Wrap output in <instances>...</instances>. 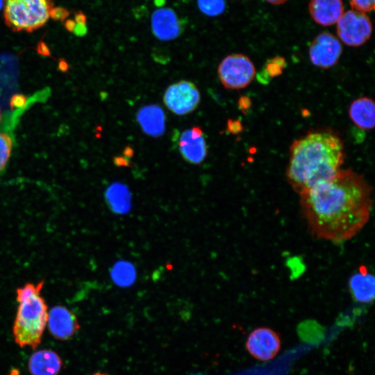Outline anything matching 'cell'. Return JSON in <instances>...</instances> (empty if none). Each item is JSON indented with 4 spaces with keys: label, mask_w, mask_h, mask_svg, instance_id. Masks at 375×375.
Returning a JSON list of instances; mask_svg holds the SVG:
<instances>
[{
    "label": "cell",
    "mask_w": 375,
    "mask_h": 375,
    "mask_svg": "<svg viewBox=\"0 0 375 375\" xmlns=\"http://www.w3.org/2000/svg\"><path fill=\"white\" fill-rule=\"evenodd\" d=\"M372 194L362 175L340 169L331 179L300 193V206L314 236L341 242L356 236L368 222Z\"/></svg>",
    "instance_id": "cell-1"
},
{
    "label": "cell",
    "mask_w": 375,
    "mask_h": 375,
    "mask_svg": "<svg viewBox=\"0 0 375 375\" xmlns=\"http://www.w3.org/2000/svg\"><path fill=\"white\" fill-rule=\"evenodd\" d=\"M345 158L343 142L331 131L310 132L293 142L286 169L288 182L299 194L333 178Z\"/></svg>",
    "instance_id": "cell-2"
},
{
    "label": "cell",
    "mask_w": 375,
    "mask_h": 375,
    "mask_svg": "<svg viewBox=\"0 0 375 375\" xmlns=\"http://www.w3.org/2000/svg\"><path fill=\"white\" fill-rule=\"evenodd\" d=\"M43 283H27L17 289L19 306L12 332L15 342L21 347L35 349L41 342L48 320V308L40 296Z\"/></svg>",
    "instance_id": "cell-3"
},
{
    "label": "cell",
    "mask_w": 375,
    "mask_h": 375,
    "mask_svg": "<svg viewBox=\"0 0 375 375\" xmlns=\"http://www.w3.org/2000/svg\"><path fill=\"white\" fill-rule=\"evenodd\" d=\"M6 24L14 31L33 32L50 18L52 0H3Z\"/></svg>",
    "instance_id": "cell-4"
},
{
    "label": "cell",
    "mask_w": 375,
    "mask_h": 375,
    "mask_svg": "<svg viewBox=\"0 0 375 375\" xmlns=\"http://www.w3.org/2000/svg\"><path fill=\"white\" fill-rule=\"evenodd\" d=\"M217 74L226 88L238 90L247 87L252 82L256 69L249 57L234 53L226 56L221 61Z\"/></svg>",
    "instance_id": "cell-5"
},
{
    "label": "cell",
    "mask_w": 375,
    "mask_h": 375,
    "mask_svg": "<svg viewBox=\"0 0 375 375\" xmlns=\"http://www.w3.org/2000/svg\"><path fill=\"white\" fill-rule=\"evenodd\" d=\"M337 34L349 47H359L371 37L372 24L369 17L353 10L343 13L337 22Z\"/></svg>",
    "instance_id": "cell-6"
},
{
    "label": "cell",
    "mask_w": 375,
    "mask_h": 375,
    "mask_svg": "<svg viewBox=\"0 0 375 375\" xmlns=\"http://www.w3.org/2000/svg\"><path fill=\"white\" fill-rule=\"evenodd\" d=\"M200 99V93L195 84L184 80L170 85L163 96L166 107L178 115L193 112L199 106Z\"/></svg>",
    "instance_id": "cell-7"
},
{
    "label": "cell",
    "mask_w": 375,
    "mask_h": 375,
    "mask_svg": "<svg viewBox=\"0 0 375 375\" xmlns=\"http://www.w3.org/2000/svg\"><path fill=\"white\" fill-rule=\"evenodd\" d=\"M342 53V46L339 40L327 32L317 35L309 47L311 62L321 69H328L336 65Z\"/></svg>",
    "instance_id": "cell-8"
},
{
    "label": "cell",
    "mask_w": 375,
    "mask_h": 375,
    "mask_svg": "<svg viewBox=\"0 0 375 375\" xmlns=\"http://www.w3.org/2000/svg\"><path fill=\"white\" fill-rule=\"evenodd\" d=\"M246 347L253 358L266 361L278 353L281 340L278 335L272 329L261 327L256 328L249 335Z\"/></svg>",
    "instance_id": "cell-9"
},
{
    "label": "cell",
    "mask_w": 375,
    "mask_h": 375,
    "mask_svg": "<svg viewBox=\"0 0 375 375\" xmlns=\"http://www.w3.org/2000/svg\"><path fill=\"white\" fill-rule=\"evenodd\" d=\"M151 26L154 36L162 41L176 39L184 29L181 20L169 8L156 9L151 15Z\"/></svg>",
    "instance_id": "cell-10"
},
{
    "label": "cell",
    "mask_w": 375,
    "mask_h": 375,
    "mask_svg": "<svg viewBox=\"0 0 375 375\" xmlns=\"http://www.w3.org/2000/svg\"><path fill=\"white\" fill-rule=\"evenodd\" d=\"M47 325L51 335L60 340L70 339L80 328L76 315L62 306H55L49 310Z\"/></svg>",
    "instance_id": "cell-11"
},
{
    "label": "cell",
    "mask_w": 375,
    "mask_h": 375,
    "mask_svg": "<svg viewBox=\"0 0 375 375\" xmlns=\"http://www.w3.org/2000/svg\"><path fill=\"white\" fill-rule=\"evenodd\" d=\"M178 148L182 157L188 162L201 164L208 153L202 129L199 126H194L183 131L179 138Z\"/></svg>",
    "instance_id": "cell-12"
},
{
    "label": "cell",
    "mask_w": 375,
    "mask_h": 375,
    "mask_svg": "<svg viewBox=\"0 0 375 375\" xmlns=\"http://www.w3.org/2000/svg\"><path fill=\"white\" fill-rule=\"evenodd\" d=\"M136 119L142 131L149 136L160 137L165 131V115L158 105L141 107L137 111Z\"/></svg>",
    "instance_id": "cell-13"
},
{
    "label": "cell",
    "mask_w": 375,
    "mask_h": 375,
    "mask_svg": "<svg viewBox=\"0 0 375 375\" xmlns=\"http://www.w3.org/2000/svg\"><path fill=\"white\" fill-rule=\"evenodd\" d=\"M310 15L318 24L328 26L336 24L344 13L342 0H310Z\"/></svg>",
    "instance_id": "cell-14"
},
{
    "label": "cell",
    "mask_w": 375,
    "mask_h": 375,
    "mask_svg": "<svg viewBox=\"0 0 375 375\" xmlns=\"http://www.w3.org/2000/svg\"><path fill=\"white\" fill-rule=\"evenodd\" d=\"M349 289L353 299L359 303H371L375 295V279L365 266L349 280Z\"/></svg>",
    "instance_id": "cell-15"
},
{
    "label": "cell",
    "mask_w": 375,
    "mask_h": 375,
    "mask_svg": "<svg viewBox=\"0 0 375 375\" xmlns=\"http://www.w3.org/2000/svg\"><path fill=\"white\" fill-rule=\"evenodd\" d=\"M62 366L59 355L49 349L34 352L28 360V370L31 375H58Z\"/></svg>",
    "instance_id": "cell-16"
},
{
    "label": "cell",
    "mask_w": 375,
    "mask_h": 375,
    "mask_svg": "<svg viewBox=\"0 0 375 375\" xmlns=\"http://www.w3.org/2000/svg\"><path fill=\"white\" fill-rule=\"evenodd\" d=\"M349 115L358 128L365 131L372 129L375 124L374 101L366 97L354 100L350 105Z\"/></svg>",
    "instance_id": "cell-17"
},
{
    "label": "cell",
    "mask_w": 375,
    "mask_h": 375,
    "mask_svg": "<svg viewBox=\"0 0 375 375\" xmlns=\"http://www.w3.org/2000/svg\"><path fill=\"white\" fill-rule=\"evenodd\" d=\"M105 198L110 209L117 214L129 211L131 195L126 185L122 183H113L106 190Z\"/></svg>",
    "instance_id": "cell-18"
},
{
    "label": "cell",
    "mask_w": 375,
    "mask_h": 375,
    "mask_svg": "<svg viewBox=\"0 0 375 375\" xmlns=\"http://www.w3.org/2000/svg\"><path fill=\"white\" fill-rule=\"evenodd\" d=\"M113 281L119 286H128L133 283L136 277L133 265L126 261H119L110 270Z\"/></svg>",
    "instance_id": "cell-19"
},
{
    "label": "cell",
    "mask_w": 375,
    "mask_h": 375,
    "mask_svg": "<svg viewBox=\"0 0 375 375\" xmlns=\"http://www.w3.org/2000/svg\"><path fill=\"white\" fill-rule=\"evenodd\" d=\"M199 10L210 17L222 14L226 8L225 0H197Z\"/></svg>",
    "instance_id": "cell-20"
},
{
    "label": "cell",
    "mask_w": 375,
    "mask_h": 375,
    "mask_svg": "<svg viewBox=\"0 0 375 375\" xmlns=\"http://www.w3.org/2000/svg\"><path fill=\"white\" fill-rule=\"evenodd\" d=\"M12 140L10 135L0 133V172L3 170L10 156Z\"/></svg>",
    "instance_id": "cell-21"
},
{
    "label": "cell",
    "mask_w": 375,
    "mask_h": 375,
    "mask_svg": "<svg viewBox=\"0 0 375 375\" xmlns=\"http://www.w3.org/2000/svg\"><path fill=\"white\" fill-rule=\"evenodd\" d=\"M350 4L353 10L363 13L374 8V0H350Z\"/></svg>",
    "instance_id": "cell-22"
},
{
    "label": "cell",
    "mask_w": 375,
    "mask_h": 375,
    "mask_svg": "<svg viewBox=\"0 0 375 375\" xmlns=\"http://www.w3.org/2000/svg\"><path fill=\"white\" fill-rule=\"evenodd\" d=\"M285 64V60L283 58H275L270 60L267 65V72L270 76L276 75L277 73H281V66Z\"/></svg>",
    "instance_id": "cell-23"
},
{
    "label": "cell",
    "mask_w": 375,
    "mask_h": 375,
    "mask_svg": "<svg viewBox=\"0 0 375 375\" xmlns=\"http://www.w3.org/2000/svg\"><path fill=\"white\" fill-rule=\"evenodd\" d=\"M68 15V10L63 8H53L50 12V17L56 20L63 21Z\"/></svg>",
    "instance_id": "cell-24"
},
{
    "label": "cell",
    "mask_w": 375,
    "mask_h": 375,
    "mask_svg": "<svg viewBox=\"0 0 375 375\" xmlns=\"http://www.w3.org/2000/svg\"><path fill=\"white\" fill-rule=\"evenodd\" d=\"M26 99L24 96L17 94L13 97L11 101V106L12 107H20L24 104Z\"/></svg>",
    "instance_id": "cell-25"
},
{
    "label": "cell",
    "mask_w": 375,
    "mask_h": 375,
    "mask_svg": "<svg viewBox=\"0 0 375 375\" xmlns=\"http://www.w3.org/2000/svg\"><path fill=\"white\" fill-rule=\"evenodd\" d=\"M65 25L67 30L69 31H74L76 26V22L74 20L69 19L65 22Z\"/></svg>",
    "instance_id": "cell-26"
},
{
    "label": "cell",
    "mask_w": 375,
    "mask_h": 375,
    "mask_svg": "<svg viewBox=\"0 0 375 375\" xmlns=\"http://www.w3.org/2000/svg\"><path fill=\"white\" fill-rule=\"evenodd\" d=\"M269 3L274 4V5H280L283 4L285 2H286L288 0H265Z\"/></svg>",
    "instance_id": "cell-27"
},
{
    "label": "cell",
    "mask_w": 375,
    "mask_h": 375,
    "mask_svg": "<svg viewBox=\"0 0 375 375\" xmlns=\"http://www.w3.org/2000/svg\"><path fill=\"white\" fill-rule=\"evenodd\" d=\"M3 6V0H0V10Z\"/></svg>",
    "instance_id": "cell-28"
},
{
    "label": "cell",
    "mask_w": 375,
    "mask_h": 375,
    "mask_svg": "<svg viewBox=\"0 0 375 375\" xmlns=\"http://www.w3.org/2000/svg\"><path fill=\"white\" fill-rule=\"evenodd\" d=\"M92 375H109V374H107L106 373H95V374H93Z\"/></svg>",
    "instance_id": "cell-29"
},
{
    "label": "cell",
    "mask_w": 375,
    "mask_h": 375,
    "mask_svg": "<svg viewBox=\"0 0 375 375\" xmlns=\"http://www.w3.org/2000/svg\"><path fill=\"white\" fill-rule=\"evenodd\" d=\"M15 371H16V370H13V371H12V374H10V375H18V374H19V372H17L16 374H15Z\"/></svg>",
    "instance_id": "cell-30"
},
{
    "label": "cell",
    "mask_w": 375,
    "mask_h": 375,
    "mask_svg": "<svg viewBox=\"0 0 375 375\" xmlns=\"http://www.w3.org/2000/svg\"><path fill=\"white\" fill-rule=\"evenodd\" d=\"M0 120H1V112H0Z\"/></svg>",
    "instance_id": "cell-31"
}]
</instances>
